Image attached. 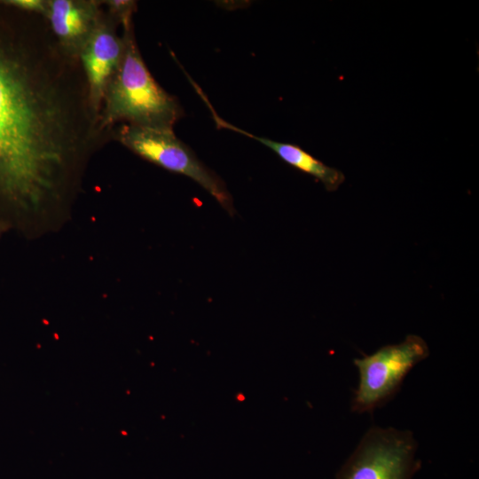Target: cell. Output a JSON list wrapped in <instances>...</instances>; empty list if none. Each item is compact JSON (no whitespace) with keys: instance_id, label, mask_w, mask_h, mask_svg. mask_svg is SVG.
Listing matches in <instances>:
<instances>
[{"instance_id":"obj_1","label":"cell","mask_w":479,"mask_h":479,"mask_svg":"<svg viewBox=\"0 0 479 479\" xmlns=\"http://www.w3.org/2000/svg\"><path fill=\"white\" fill-rule=\"evenodd\" d=\"M111 140L79 59L43 16L0 4V204L27 213L67 206Z\"/></svg>"},{"instance_id":"obj_2","label":"cell","mask_w":479,"mask_h":479,"mask_svg":"<svg viewBox=\"0 0 479 479\" xmlns=\"http://www.w3.org/2000/svg\"><path fill=\"white\" fill-rule=\"evenodd\" d=\"M123 53L106 87L99 120L103 130H112L119 122L173 130L184 115L174 96L154 80L141 56L133 23L122 27Z\"/></svg>"},{"instance_id":"obj_3","label":"cell","mask_w":479,"mask_h":479,"mask_svg":"<svg viewBox=\"0 0 479 479\" xmlns=\"http://www.w3.org/2000/svg\"><path fill=\"white\" fill-rule=\"evenodd\" d=\"M112 139L148 161L192 179L231 216H234L233 200L223 179L204 165L173 130L122 123L112 129Z\"/></svg>"},{"instance_id":"obj_4","label":"cell","mask_w":479,"mask_h":479,"mask_svg":"<svg viewBox=\"0 0 479 479\" xmlns=\"http://www.w3.org/2000/svg\"><path fill=\"white\" fill-rule=\"evenodd\" d=\"M428 355L427 342L419 335L408 334L400 343L385 345L371 355L355 358L359 381L351 410L373 412L389 401L407 373Z\"/></svg>"},{"instance_id":"obj_5","label":"cell","mask_w":479,"mask_h":479,"mask_svg":"<svg viewBox=\"0 0 479 479\" xmlns=\"http://www.w3.org/2000/svg\"><path fill=\"white\" fill-rule=\"evenodd\" d=\"M417 448L411 431L373 426L335 479H412L420 469Z\"/></svg>"},{"instance_id":"obj_6","label":"cell","mask_w":479,"mask_h":479,"mask_svg":"<svg viewBox=\"0 0 479 479\" xmlns=\"http://www.w3.org/2000/svg\"><path fill=\"white\" fill-rule=\"evenodd\" d=\"M118 26L119 23L104 10L98 26L79 54L90 101L98 114L107 82L123 53V40L118 35Z\"/></svg>"},{"instance_id":"obj_7","label":"cell","mask_w":479,"mask_h":479,"mask_svg":"<svg viewBox=\"0 0 479 479\" xmlns=\"http://www.w3.org/2000/svg\"><path fill=\"white\" fill-rule=\"evenodd\" d=\"M102 0H47L46 20L69 56L78 58L103 14Z\"/></svg>"},{"instance_id":"obj_8","label":"cell","mask_w":479,"mask_h":479,"mask_svg":"<svg viewBox=\"0 0 479 479\" xmlns=\"http://www.w3.org/2000/svg\"><path fill=\"white\" fill-rule=\"evenodd\" d=\"M209 109L218 127L232 130L262 143L288 165L320 181L326 191H336L344 182L345 176L341 170L326 165L297 145L278 142L253 135L221 119L213 107H209Z\"/></svg>"},{"instance_id":"obj_9","label":"cell","mask_w":479,"mask_h":479,"mask_svg":"<svg viewBox=\"0 0 479 479\" xmlns=\"http://www.w3.org/2000/svg\"><path fill=\"white\" fill-rule=\"evenodd\" d=\"M103 5L106 7V12L119 23L122 27H128L133 23L132 17L137 11V4L133 0H106L102 1Z\"/></svg>"},{"instance_id":"obj_10","label":"cell","mask_w":479,"mask_h":479,"mask_svg":"<svg viewBox=\"0 0 479 479\" xmlns=\"http://www.w3.org/2000/svg\"><path fill=\"white\" fill-rule=\"evenodd\" d=\"M1 4L26 12L44 16L47 9V0H4Z\"/></svg>"}]
</instances>
